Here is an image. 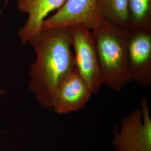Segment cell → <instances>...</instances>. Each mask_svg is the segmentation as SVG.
<instances>
[{"label":"cell","mask_w":151,"mask_h":151,"mask_svg":"<svg viewBox=\"0 0 151 151\" xmlns=\"http://www.w3.org/2000/svg\"><path fill=\"white\" fill-rule=\"evenodd\" d=\"M29 43L36 54L29 71V89L41 108L52 110L60 83L76 70L70 28L43 30Z\"/></svg>","instance_id":"1"},{"label":"cell","mask_w":151,"mask_h":151,"mask_svg":"<svg viewBox=\"0 0 151 151\" xmlns=\"http://www.w3.org/2000/svg\"><path fill=\"white\" fill-rule=\"evenodd\" d=\"M91 32L103 85L119 92L132 81L128 63L129 29L103 20Z\"/></svg>","instance_id":"2"},{"label":"cell","mask_w":151,"mask_h":151,"mask_svg":"<svg viewBox=\"0 0 151 151\" xmlns=\"http://www.w3.org/2000/svg\"><path fill=\"white\" fill-rule=\"evenodd\" d=\"M115 151H151V117L147 99L120 119L111 141Z\"/></svg>","instance_id":"3"},{"label":"cell","mask_w":151,"mask_h":151,"mask_svg":"<svg viewBox=\"0 0 151 151\" xmlns=\"http://www.w3.org/2000/svg\"><path fill=\"white\" fill-rule=\"evenodd\" d=\"M76 70L86 82L92 93L103 86L102 76L91 30L82 27H70Z\"/></svg>","instance_id":"4"},{"label":"cell","mask_w":151,"mask_h":151,"mask_svg":"<svg viewBox=\"0 0 151 151\" xmlns=\"http://www.w3.org/2000/svg\"><path fill=\"white\" fill-rule=\"evenodd\" d=\"M103 20L98 12L97 0H66L54 14L44 20L42 30L73 27L92 30Z\"/></svg>","instance_id":"5"},{"label":"cell","mask_w":151,"mask_h":151,"mask_svg":"<svg viewBox=\"0 0 151 151\" xmlns=\"http://www.w3.org/2000/svg\"><path fill=\"white\" fill-rule=\"evenodd\" d=\"M128 63L132 81L147 88L151 85V29H129Z\"/></svg>","instance_id":"6"},{"label":"cell","mask_w":151,"mask_h":151,"mask_svg":"<svg viewBox=\"0 0 151 151\" xmlns=\"http://www.w3.org/2000/svg\"><path fill=\"white\" fill-rule=\"evenodd\" d=\"M92 94L86 82L74 70L65 78L58 87L52 110L59 115L79 111L86 106Z\"/></svg>","instance_id":"7"},{"label":"cell","mask_w":151,"mask_h":151,"mask_svg":"<svg viewBox=\"0 0 151 151\" xmlns=\"http://www.w3.org/2000/svg\"><path fill=\"white\" fill-rule=\"evenodd\" d=\"M66 0H17V9L27 19L19 30L18 37L23 44L42 31L44 20L52 11L58 10Z\"/></svg>","instance_id":"8"},{"label":"cell","mask_w":151,"mask_h":151,"mask_svg":"<svg viewBox=\"0 0 151 151\" xmlns=\"http://www.w3.org/2000/svg\"><path fill=\"white\" fill-rule=\"evenodd\" d=\"M129 0H97L98 12L104 20L129 28Z\"/></svg>","instance_id":"9"},{"label":"cell","mask_w":151,"mask_h":151,"mask_svg":"<svg viewBox=\"0 0 151 151\" xmlns=\"http://www.w3.org/2000/svg\"><path fill=\"white\" fill-rule=\"evenodd\" d=\"M128 12L129 28L151 29V0H129Z\"/></svg>","instance_id":"10"},{"label":"cell","mask_w":151,"mask_h":151,"mask_svg":"<svg viewBox=\"0 0 151 151\" xmlns=\"http://www.w3.org/2000/svg\"><path fill=\"white\" fill-rule=\"evenodd\" d=\"M4 93V90H2V88H1V87L0 86V95H2Z\"/></svg>","instance_id":"11"},{"label":"cell","mask_w":151,"mask_h":151,"mask_svg":"<svg viewBox=\"0 0 151 151\" xmlns=\"http://www.w3.org/2000/svg\"><path fill=\"white\" fill-rule=\"evenodd\" d=\"M9 1H10V0H5V2H4L5 5H6V4L8 3V2H9Z\"/></svg>","instance_id":"12"},{"label":"cell","mask_w":151,"mask_h":151,"mask_svg":"<svg viewBox=\"0 0 151 151\" xmlns=\"http://www.w3.org/2000/svg\"></svg>","instance_id":"13"}]
</instances>
